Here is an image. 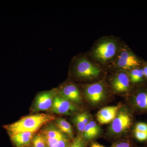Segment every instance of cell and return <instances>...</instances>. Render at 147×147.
I'll list each match as a JSON object with an SVG mask.
<instances>
[{
	"mask_svg": "<svg viewBox=\"0 0 147 147\" xmlns=\"http://www.w3.org/2000/svg\"></svg>",
	"mask_w": 147,
	"mask_h": 147,
	"instance_id": "4316f807",
	"label": "cell"
},
{
	"mask_svg": "<svg viewBox=\"0 0 147 147\" xmlns=\"http://www.w3.org/2000/svg\"><path fill=\"white\" fill-rule=\"evenodd\" d=\"M106 79L111 92L114 93L129 94L134 87L126 71L124 70L111 71L108 78Z\"/></svg>",
	"mask_w": 147,
	"mask_h": 147,
	"instance_id": "8992f818",
	"label": "cell"
},
{
	"mask_svg": "<svg viewBox=\"0 0 147 147\" xmlns=\"http://www.w3.org/2000/svg\"><path fill=\"white\" fill-rule=\"evenodd\" d=\"M134 130L147 133V123L143 122L138 123L134 126Z\"/></svg>",
	"mask_w": 147,
	"mask_h": 147,
	"instance_id": "7402d4cb",
	"label": "cell"
},
{
	"mask_svg": "<svg viewBox=\"0 0 147 147\" xmlns=\"http://www.w3.org/2000/svg\"><path fill=\"white\" fill-rule=\"evenodd\" d=\"M129 95V104L134 112L147 113V83L134 86Z\"/></svg>",
	"mask_w": 147,
	"mask_h": 147,
	"instance_id": "ba28073f",
	"label": "cell"
},
{
	"mask_svg": "<svg viewBox=\"0 0 147 147\" xmlns=\"http://www.w3.org/2000/svg\"><path fill=\"white\" fill-rule=\"evenodd\" d=\"M58 94L76 105L82 103V92L78 86L73 82L64 84L58 89Z\"/></svg>",
	"mask_w": 147,
	"mask_h": 147,
	"instance_id": "8fae6325",
	"label": "cell"
},
{
	"mask_svg": "<svg viewBox=\"0 0 147 147\" xmlns=\"http://www.w3.org/2000/svg\"><path fill=\"white\" fill-rule=\"evenodd\" d=\"M55 124L59 129L70 139H74L73 129L70 124L65 119L59 118L55 119Z\"/></svg>",
	"mask_w": 147,
	"mask_h": 147,
	"instance_id": "ac0fdd59",
	"label": "cell"
},
{
	"mask_svg": "<svg viewBox=\"0 0 147 147\" xmlns=\"http://www.w3.org/2000/svg\"><path fill=\"white\" fill-rule=\"evenodd\" d=\"M82 91L88 102L93 105H99L107 98L111 90L108 86L106 76L97 82L83 84Z\"/></svg>",
	"mask_w": 147,
	"mask_h": 147,
	"instance_id": "5b68a950",
	"label": "cell"
},
{
	"mask_svg": "<svg viewBox=\"0 0 147 147\" xmlns=\"http://www.w3.org/2000/svg\"><path fill=\"white\" fill-rule=\"evenodd\" d=\"M90 147H105L96 142H94L91 144Z\"/></svg>",
	"mask_w": 147,
	"mask_h": 147,
	"instance_id": "d4e9b609",
	"label": "cell"
},
{
	"mask_svg": "<svg viewBox=\"0 0 147 147\" xmlns=\"http://www.w3.org/2000/svg\"><path fill=\"white\" fill-rule=\"evenodd\" d=\"M55 119V116L51 114L39 113L24 117L4 127L9 135L20 132H36L41 127Z\"/></svg>",
	"mask_w": 147,
	"mask_h": 147,
	"instance_id": "3957f363",
	"label": "cell"
},
{
	"mask_svg": "<svg viewBox=\"0 0 147 147\" xmlns=\"http://www.w3.org/2000/svg\"><path fill=\"white\" fill-rule=\"evenodd\" d=\"M133 123V118L131 113L127 110H120L112 122L110 131L114 135L121 134L130 129Z\"/></svg>",
	"mask_w": 147,
	"mask_h": 147,
	"instance_id": "9c48e42d",
	"label": "cell"
},
{
	"mask_svg": "<svg viewBox=\"0 0 147 147\" xmlns=\"http://www.w3.org/2000/svg\"><path fill=\"white\" fill-rule=\"evenodd\" d=\"M125 71L128 75L130 82L134 86L147 83L142 67H136Z\"/></svg>",
	"mask_w": 147,
	"mask_h": 147,
	"instance_id": "9a60e30c",
	"label": "cell"
},
{
	"mask_svg": "<svg viewBox=\"0 0 147 147\" xmlns=\"http://www.w3.org/2000/svg\"><path fill=\"white\" fill-rule=\"evenodd\" d=\"M121 106H108L100 109L96 115V119L101 124H106L112 123L117 115Z\"/></svg>",
	"mask_w": 147,
	"mask_h": 147,
	"instance_id": "4fadbf2b",
	"label": "cell"
},
{
	"mask_svg": "<svg viewBox=\"0 0 147 147\" xmlns=\"http://www.w3.org/2000/svg\"><path fill=\"white\" fill-rule=\"evenodd\" d=\"M50 110L59 115H71L77 112L79 109L77 105L58 94L55 96Z\"/></svg>",
	"mask_w": 147,
	"mask_h": 147,
	"instance_id": "7c38bea8",
	"label": "cell"
},
{
	"mask_svg": "<svg viewBox=\"0 0 147 147\" xmlns=\"http://www.w3.org/2000/svg\"><path fill=\"white\" fill-rule=\"evenodd\" d=\"M144 62L132 51L125 42L122 41L117 55L105 70L111 72L117 70L127 71L142 67Z\"/></svg>",
	"mask_w": 147,
	"mask_h": 147,
	"instance_id": "277c9868",
	"label": "cell"
},
{
	"mask_svg": "<svg viewBox=\"0 0 147 147\" xmlns=\"http://www.w3.org/2000/svg\"><path fill=\"white\" fill-rule=\"evenodd\" d=\"M145 77L147 80V62H144L142 67Z\"/></svg>",
	"mask_w": 147,
	"mask_h": 147,
	"instance_id": "cb8c5ba5",
	"label": "cell"
},
{
	"mask_svg": "<svg viewBox=\"0 0 147 147\" xmlns=\"http://www.w3.org/2000/svg\"><path fill=\"white\" fill-rule=\"evenodd\" d=\"M122 41L118 37L104 36L95 41L86 54L91 60L105 69L117 55Z\"/></svg>",
	"mask_w": 147,
	"mask_h": 147,
	"instance_id": "6da1fadb",
	"label": "cell"
},
{
	"mask_svg": "<svg viewBox=\"0 0 147 147\" xmlns=\"http://www.w3.org/2000/svg\"><path fill=\"white\" fill-rule=\"evenodd\" d=\"M47 147H69L71 142L69 137L54 125H48L41 131Z\"/></svg>",
	"mask_w": 147,
	"mask_h": 147,
	"instance_id": "52a82bcc",
	"label": "cell"
},
{
	"mask_svg": "<svg viewBox=\"0 0 147 147\" xmlns=\"http://www.w3.org/2000/svg\"><path fill=\"white\" fill-rule=\"evenodd\" d=\"M90 121V116L88 113H83L77 114L72 119L77 130L82 134L84 132L86 125Z\"/></svg>",
	"mask_w": 147,
	"mask_h": 147,
	"instance_id": "e0dca14e",
	"label": "cell"
},
{
	"mask_svg": "<svg viewBox=\"0 0 147 147\" xmlns=\"http://www.w3.org/2000/svg\"><path fill=\"white\" fill-rule=\"evenodd\" d=\"M134 137L137 141L143 142L147 141V132L133 130Z\"/></svg>",
	"mask_w": 147,
	"mask_h": 147,
	"instance_id": "44dd1931",
	"label": "cell"
},
{
	"mask_svg": "<svg viewBox=\"0 0 147 147\" xmlns=\"http://www.w3.org/2000/svg\"></svg>",
	"mask_w": 147,
	"mask_h": 147,
	"instance_id": "484cf974",
	"label": "cell"
},
{
	"mask_svg": "<svg viewBox=\"0 0 147 147\" xmlns=\"http://www.w3.org/2000/svg\"><path fill=\"white\" fill-rule=\"evenodd\" d=\"M35 133L34 132H20L10 134L9 136L15 147H26L32 144Z\"/></svg>",
	"mask_w": 147,
	"mask_h": 147,
	"instance_id": "5bb4252c",
	"label": "cell"
},
{
	"mask_svg": "<svg viewBox=\"0 0 147 147\" xmlns=\"http://www.w3.org/2000/svg\"><path fill=\"white\" fill-rule=\"evenodd\" d=\"M101 129L96 122L90 120L86 125L82 137L86 141L91 140L100 134Z\"/></svg>",
	"mask_w": 147,
	"mask_h": 147,
	"instance_id": "2e32d148",
	"label": "cell"
},
{
	"mask_svg": "<svg viewBox=\"0 0 147 147\" xmlns=\"http://www.w3.org/2000/svg\"><path fill=\"white\" fill-rule=\"evenodd\" d=\"M70 70L75 79L92 83L102 79L107 74L105 68L91 60L86 54H81L73 58Z\"/></svg>",
	"mask_w": 147,
	"mask_h": 147,
	"instance_id": "7a4b0ae2",
	"label": "cell"
},
{
	"mask_svg": "<svg viewBox=\"0 0 147 147\" xmlns=\"http://www.w3.org/2000/svg\"><path fill=\"white\" fill-rule=\"evenodd\" d=\"M111 147H133V146L131 141L126 140L117 143Z\"/></svg>",
	"mask_w": 147,
	"mask_h": 147,
	"instance_id": "603a6c76",
	"label": "cell"
},
{
	"mask_svg": "<svg viewBox=\"0 0 147 147\" xmlns=\"http://www.w3.org/2000/svg\"><path fill=\"white\" fill-rule=\"evenodd\" d=\"M86 141L82 136H77L73 139L69 147H86Z\"/></svg>",
	"mask_w": 147,
	"mask_h": 147,
	"instance_id": "ffe728a7",
	"label": "cell"
},
{
	"mask_svg": "<svg viewBox=\"0 0 147 147\" xmlns=\"http://www.w3.org/2000/svg\"><path fill=\"white\" fill-rule=\"evenodd\" d=\"M58 94L57 88L40 93L36 96L33 104V111L39 112L50 110L55 96Z\"/></svg>",
	"mask_w": 147,
	"mask_h": 147,
	"instance_id": "30bf717a",
	"label": "cell"
},
{
	"mask_svg": "<svg viewBox=\"0 0 147 147\" xmlns=\"http://www.w3.org/2000/svg\"><path fill=\"white\" fill-rule=\"evenodd\" d=\"M32 144L33 147H47L45 138L41 132L35 134Z\"/></svg>",
	"mask_w": 147,
	"mask_h": 147,
	"instance_id": "d6986e66",
	"label": "cell"
}]
</instances>
